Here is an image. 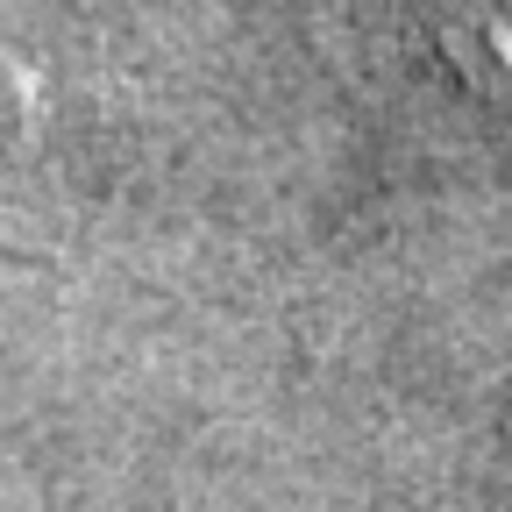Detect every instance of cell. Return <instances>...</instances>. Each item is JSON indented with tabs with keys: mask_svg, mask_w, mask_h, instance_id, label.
Masks as SVG:
<instances>
[{
	"mask_svg": "<svg viewBox=\"0 0 512 512\" xmlns=\"http://www.w3.org/2000/svg\"><path fill=\"white\" fill-rule=\"evenodd\" d=\"M427 29L484 107L512 114V0H427Z\"/></svg>",
	"mask_w": 512,
	"mask_h": 512,
	"instance_id": "cell-1",
	"label": "cell"
}]
</instances>
